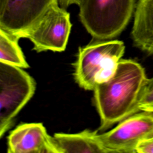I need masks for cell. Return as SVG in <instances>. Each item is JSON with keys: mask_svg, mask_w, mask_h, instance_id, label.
I'll list each match as a JSON object with an SVG mask.
<instances>
[{"mask_svg": "<svg viewBox=\"0 0 153 153\" xmlns=\"http://www.w3.org/2000/svg\"><path fill=\"white\" fill-rule=\"evenodd\" d=\"M148 81L145 69L131 59H121L113 75L97 84L94 102L105 130L139 111L137 105Z\"/></svg>", "mask_w": 153, "mask_h": 153, "instance_id": "cell-1", "label": "cell"}, {"mask_svg": "<svg viewBox=\"0 0 153 153\" xmlns=\"http://www.w3.org/2000/svg\"><path fill=\"white\" fill-rule=\"evenodd\" d=\"M125 46L119 40H97L79 49L75 63L74 78L85 90L108 80L115 73Z\"/></svg>", "mask_w": 153, "mask_h": 153, "instance_id": "cell-2", "label": "cell"}, {"mask_svg": "<svg viewBox=\"0 0 153 153\" xmlns=\"http://www.w3.org/2000/svg\"><path fill=\"white\" fill-rule=\"evenodd\" d=\"M136 0H82L79 17L87 32L97 40L119 35L129 23Z\"/></svg>", "mask_w": 153, "mask_h": 153, "instance_id": "cell-3", "label": "cell"}, {"mask_svg": "<svg viewBox=\"0 0 153 153\" xmlns=\"http://www.w3.org/2000/svg\"><path fill=\"white\" fill-rule=\"evenodd\" d=\"M34 79L21 68L0 62V136L35 93Z\"/></svg>", "mask_w": 153, "mask_h": 153, "instance_id": "cell-4", "label": "cell"}, {"mask_svg": "<svg viewBox=\"0 0 153 153\" xmlns=\"http://www.w3.org/2000/svg\"><path fill=\"white\" fill-rule=\"evenodd\" d=\"M71 27L70 14L57 2L24 32L20 38L29 39L37 52L62 51L66 48Z\"/></svg>", "mask_w": 153, "mask_h": 153, "instance_id": "cell-5", "label": "cell"}, {"mask_svg": "<svg viewBox=\"0 0 153 153\" xmlns=\"http://www.w3.org/2000/svg\"><path fill=\"white\" fill-rule=\"evenodd\" d=\"M153 136V112L141 111L129 116L112 130L97 133L100 143L109 152H136L142 140Z\"/></svg>", "mask_w": 153, "mask_h": 153, "instance_id": "cell-6", "label": "cell"}, {"mask_svg": "<svg viewBox=\"0 0 153 153\" xmlns=\"http://www.w3.org/2000/svg\"><path fill=\"white\" fill-rule=\"evenodd\" d=\"M57 0H4L0 4V29L19 39Z\"/></svg>", "mask_w": 153, "mask_h": 153, "instance_id": "cell-7", "label": "cell"}, {"mask_svg": "<svg viewBox=\"0 0 153 153\" xmlns=\"http://www.w3.org/2000/svg\"><path fill=\"white\" fill-rule=\"evenodd\" d=\"M8 153H59L53 137L41 123H25L8 137Z\"/></svg>", "mask_w": 153, "mask_h": 153, "instance_id": "cell-8", "label": "cell"}, {"mask_svg": "<svg viewBox=\"0 0 153 153\" xmlns=\"http://www.w3.org/2000/svg\"><path fill=\"white\" fill-rule=\"evenodd\" d=\"M131 34L136 47L153 54V0L137 1Z\"/></svg>", "mask_w": 153, "mask_h": 153, "instance_id": "cell-9", "label": "cell"}, {"mask_svg": "<svg viewBox=\"0 0 153 153\" xmlns=\"http://www.w3.org/2000/svg\"><path fill=\"white\" fill-rule=\"evenodd\" d=\"M97 131L85 130L80 133H55L53 136L59 153H108L97 137Z\"/></svg>", "mask_w": 153, "mask_h": 153, "instance_id": "cell-10", "label": "cell"}, {"mask_svg": "<svg viewBox=\"0 0 153 153\" xmlns=\"http://www.w3.org/2000/svg\"><path fill=\"white\" fill-rule=\"evenodd\" d=\"M19 38L0 29V62L21 68L29 65L18 44Z\"/></svg>", "mask_w": 153, "mask_h": 153, "instance_id": "cell-11", "label": "cell"}, {"mask_svg": "<svg viewBox=\"0 0 153 153\" xmlns=\"http://www.w3.org/2000/svg\"><path fill=\"white\" fill-rule=\"evenodd\" d=\"M137 108L139 111L153 112V77L148 79L139 100Z\"/></svg>", "mask_w": 153, "mask_h": 153, "instance_id": "cell-12", "label": "cell"}, {"mask_svg": "<svg viewBox=\"0 0 153 153\" xmlns=\"http://www.w3.org/2000/svg\"><path fill=\"white\" fill-rule=\"evenodd\" d=\"M137 153H153V136L140 141L136 147Z\"/></svg>", "mask_w": 153, "mask_h": 153, "instance_id": "cell-13", "label": "cell"}, {"mask_svg": "<svg viewBox=\"0 0 153 153\" xmlns=\"http://www.w3.org/2000/svg\"><path fill=\"white\" fill-rule=\"evenodd\" d=\"M81 1L82 0H57L59 5L65 9H66L72 4H76L79 6Z\"/></svg>", "mask_w": 153, "mask_h": 153, "instance_id": "cell-14", "label": "cell"}, {"mask_svg": "<svg viewBox=\"0 0 153 153\" xmlns=\"http://www.w3.org/2000/svg\"><path fill=\"white\" fill-rule=\"evenodd\" d=\"M4 1V0H0V4H2V3L3 2V1Z\"/></svg>", "mask_w": 153, "mask_h": 153, "instance_id": "cell-15", "label": "cell"}]
</instances>
